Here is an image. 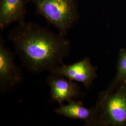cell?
<instances>
[{
    "label": "cell",
    "mask_w": 126,
    "mask_h": 126,
    "mask_svg": "<svg viewBox=\"0 0 126 126\" xmlns=\"http://www.w3.org/2000/svg\"><path fill=\"white\" fill-rule=\"evenodd\" d=\"M22 69L17 65L14 54L0 38V92L1 94L14 89L23 80Z\"/></svg>",
    "instance_id": "obj_4"
},
{
    "label": "cell",
    "mask_w": 126,
    "mask_h": 126,
    "mask_svg": "<svg viewBox=\"0 0 126 126\" xmlns=\"http://www.w3.org/2000/svg\"><path fill=\"white\" fill-rule=\"evenodd\" d=\"M46 84L50 87L51 99L59 105L84 96L78 83L62 75L50 74L46 79Z\"/></svg>",
    "instance_id": "obj_5"
},
{
    "label": "cell",
    "mask_w": 126,
    "mask_h": 126,
    "mask_svg": "<svg viewBox=\"0 0 126 126\" xmlns=\"http://www.w3.org/2000/svg\"><path fill=\"white\" fill-rule=\"evenodd\" d=\"M57 114L73 119L85 122L87 126H98V118L96 108H87L82 102L73 100L67 104H61L55 110Z\"/></svg>",
    "instance_id": "obj_8"
},
{
    "label": "cell",
    "mask_w": 126,
    "mask_h": 126,
    "mask_svg": "<svg viewBox=\"0 0 126 126\" xmlns=\"http://www.w3.org/2000/svg\"><path fill=\"white\" fill-rule=\"evenodd\" d=\"M97 68L93 65L90 59L85 58L71 64H63L50 72L51 74L62 75L68 79L80 82L89 89L97 77Z\"/></svg>",
    "instance_id": "obj_6"
},
{
    "label": "cell",
    "mask_w": 126,
    "mask_h": 126,
    "mask_svg": "<svg viewBox=\"0 0 126 126\" xmlns=\"http://www.w3.org/2000/svg\"><path fill=\"white\" fill-rule=\"evenodd\" d=\"M124 85H126V50L122 48L120 50L118 55L116 76L108 88L114 90Z\"/></svg>",
    "instance_id": "obj_9"
},
{
    "label": "cell",
    "mask_w": 126,
    "mask_h": 126,
    "mask_svg": "<svg viewBox=\"0 0 126 126\" xmlns=\"http://www.w3.org/2000/svg\"><path fill=\"white\" fill-rule=\"evenodd\" d=\"M95 108L98 126H126V85L101 92Z\"/></svg>",
    "instance_id": "obj_3"
},
{
    "label": "cell",
    "mask_w": 126,
    "mask_h": 126,
    "mask_svg": "<svg viewBox=\"0 0 126 126\" xmlns=\"http://www.w3.org/2000/svg\"><path fill=\"white\" fill-rule=\"evenodd\" d=\"M8 39L24 66L34 74L50 72L63 64L71 49L65 36L32 22L18 23L10 31Z\"/></svg>",
    "instance_id": "obj_1"
},
{
    "label": "cell",
    "mask_w": 126,
    "mask_h": 126,
    "mask_svg": "<svg viewBox=\"0 0 126 126\" xmlns=\"http://www.w3.org/2000/svg\"><path fill=\"white\" fill-rule=\"evenodd\" d=\"M37 14L42 16L65 36L79 20L78 0H30Z\"/></svg>",
    "instance_id": "obj_2"
},
{
    "label": "cell",
    "mask_w": 126,
    "mask_h": 126,
    "mask_svg": "<svg viewBox=\"0 0 126 126\" xmlns=\"http://www.w3.org/2000/svg\"><path fill=\"white\" fill-rule=\"evenodd\" d=\"M27 0H0V28L3 30L14 23L25 22Z\"/></svg>",
    "instance_id": "obj_7"
}]
</instances>
